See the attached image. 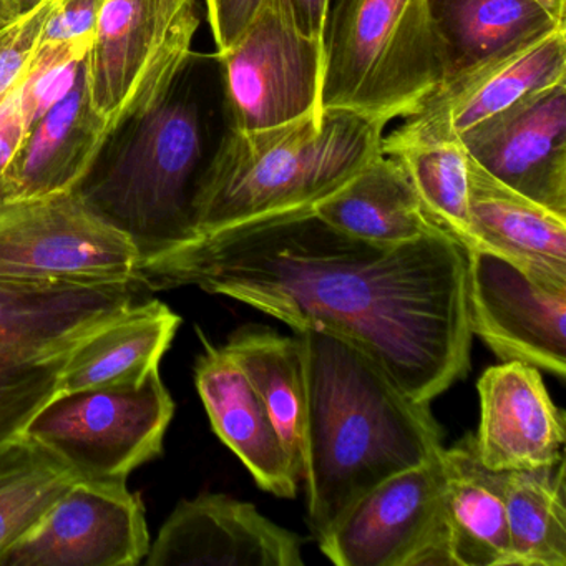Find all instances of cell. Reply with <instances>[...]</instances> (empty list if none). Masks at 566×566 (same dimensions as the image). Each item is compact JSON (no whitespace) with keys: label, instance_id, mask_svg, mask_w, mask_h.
Masks as SVG:
<instances>
[{"label":"cell","instance_id":"cell-10","mask_svg":"<svg viewBox=\"0 0 566 566\" xmlns=\"http://www.w3.org/2000/svg\"><path fill=\"white\" fill-rule=\"evenodd\" d=\"M316 542L337 566H452L442 452L367 490Z\"/></svg>","mask_w":566,"mask_h":566},{"label":"cell","instance_id":"cell-3","mask_svg":"<svg viewBox=\"0 0 566 566\" xmlns=\"http://www.w3.org/2000/svg\"><path fill=\"white\" fill-rule=\"evenodd\" d=\"M384 128L344 111H323L260 132L224 127L195 188L197 238L313 211L382 154Z\"/></svg>","mask_w":566,"mask_h":566},{"label":"cell","instance_id":"cell-8","mask_svg":"<svg viewBox=\"0 0 566 566\" xmlns=\"http://www.w3.org/2000/svg\"><path fill=\"white\" fill-rule=\"evenodd\" d=\"M224 127L260 132L321 112L324 45L304 34L290 0H270L213 55Z\"/></svg>","mask_w":566,"mask_h":566},{"label":"cell","instance_id":"cell-9","mask_svg":"<svg viewBox=\"0 0 566 566\" xmlns=\"http://www.w3.org/2000/svg\"><path fill=\"white\" fill-rule=\"evenodd\" d=\"M140 258L77 195L0 207V281L32 286L130 283Z\"/></svg>","mask_w":566,"mask_h":566},{"label":"cell","instance_id":"cell-24","mask_svg":"<svg viewBox=\"0 0 566 566\" xmlns=\"http://www.w3.org/2000/svg\"><path fill=\"white\" fill-rule=\"evenodd\" d=\"M263 400L286 449L291 465L303 473L306 382L300 339L268 326L240 327L224 344Z\"/></svg>","mask_w":566,"mask_h":566},{"label":"cell","instance_id":"cell-15","mask_svg":"<svg viewBox=\"0 0 566 566\" xmlns=\"http://www.w3.org/2000/svg\"><path fill=\"white\" fill-rule=\"evenodd\" d=\"M147 566H303V538L271 522L253 503L224 493L181 500L157 538Z\"/></svg>","mask_w":566,"mask_h":566},{"label":"cell","instance_id":"cell-7","mask_svg":"<svg viewBox=\"0 0 566 566\" xmlns=\"http://www.w3.org/2000/svg\"><path fill=\"white\" fill-rule=\"evenodd\" d=\"M174 416V397L158 369L140 384L57 392L24 433L78 479L127 482L135 469L160 455Z\"/></svg>","mask_w":566,"mask_h":566},{"label":"cell","instance_id":"cell-2","mask_svg":"<svg viewBox=\"0 0 566 566\" xmlns=\"http://www.w3.org/2000/svg\"><path fill=\"white\" fill-rule=\"evenodd\" d=\"M294 334L306 382L301 483L317 539L367 490L439 455L443 430L430 402L407 396L356 344L319 331Z\"/></svg>","mask_w":566,"mask_h":566},{"label":"cell","instance_id":"cell-4","mask_svg":"<svg viewBox=\"0 0 566 566\" xmlns=\"http://www.w3.org/2000/svg\"><path fill=\"white\" fill-rule=\"evenodd\" d=\"M210 154L193 54L158 104L111 132L72 193L147 263L197 240L195 188Z\"/></svg>","mask_w":566,"mask_h":566},{"label":"cell","instance_id":"cell-1","mask_svg":"<svg viewBox=\"0 0 566 566\" xmlns=\"http://www.w3.org/2000/svg\"><path fill=\"white\" fill-rule=\"evenodd\" d=\"M469 251L446 233L374 247L293 211L197 238L138 264L147 291L200 287L366 350L400 389L432 402L470 369Z\"/></svg>","mask_w":566,"mask_h":566},{"label":"cell","instance_id":"cell-31","mask_svg":"<svg viewBox=\"0 0 566 566\" xmlns=\"http://www.w3.org/2000/svg\"><path fill=\"white\" fill-rule=\"evenodd\" d=\"M54 0H41L24 14L0 22V105L24 81L51 14Z\"/></svg>","mask_w":566,"mask_h":566},{"label":"cell","instance_id":"cell-17","mask_svg":"<svg viewBox=\"0 0 566 566\" xmlns=\"http://www.w3.org/2000/svg\"><path fill=\"white\" fill-rule=\"evenodd\" d=\"M111 132L92 104L84 59L72 87L25 130L6 175L2 205L74 190Z\"/></svg>","mask_w":566,"mask_h":566},{"label":"cell","instance_id":"cell-18","mask_svg":"<svg viewBox=\"0 0 566 566\" xmlns=\"http://www.w3.org/2000/svg\"><path fill=\"white\" fill-rule=\"evenodd\" d=\"M203 353L195 363V384L221 442L238 457L260 489L294 499L300 476L271 422L263 400L224 346L200 333Z\"/></svg>","mask_w":566,"mask_h":566},{"label":"cell","instance_id":"cell-16","mask_svg":"<svg viewBox=\"0 0 566 566\" xmlns=\"http://www.w3.org/2000/svg\"><path fill=\"white\" fill-rule=\"evenodd\" d=\"M476 389L480 422L473 440L486 469H530L565 457V413L549 397L542 370L502 363L482 374Z\"/></svg>","mask_w":566,"mask_h":566},{"label":"cell","instance_id":"cell-27","mask_svg":"<svg viewBox=\"0 0 566 566\" xmlns=\"http://www.w3.org/2000/svg\"><path fill=\"white\" fill-rule=\"evenodd\" d=\"M75 480L71 467L24 432L0 447V555L34 530Z\"/></svg>","mask_w":566,"mask_h":566},{"label":"cell","instance_id":"cell-35","mask_svg":"<svg viewBox=\"0 0 566 566\" xmlns=\"http://www.w3.org/2000/svg\"><path fill=\"white\" fill-rule=\"evenodd\" d=\"M556 21L566 22V0H535Z\"/></svg>","mask_w":566,"mask_h":566},{"label":"cell","instance_id":"cell-23","mask_svg":"<svg viewBox=\"0 0 566 566\" xmlns=\"http://www.w3.org/2000/svg\"><path fill=\"white\" fill-rule=\"evenodd\" d=\"M313 213L339 233L380 248L442 233L427 220L402 167L384 154L336 193L319 201Z\"/></svg>","mask_w":566,"mask_h":566},{"label":"cell","instance_id":"cell-13","mask_svg":"<svg viewBox=\"0 0 566 566\" xmlns=\"http://www.w3.org/2000/svg\"><path fill=\"white\" fill-rule=\"evenodd\" d=\"M472 336L502 363L518 360L559 380L566 374V287H549L490 251H469Z\"/></svg>","mask_w":566,"mask_h":566},{"label":"cell","instance_id":"cell-25","mask_svg":"<svg viewBox=\"0 0 566 566\" xmlns=\"http://www.w3.org/2000/svg\"><path fill=\"white\" fill-rule=\"evenodd\" d=\"M502 476L513 566H566L565 457Z\"/></svg>","mask_w":566,"mask_h":566},{"label":"cell","instance_id":"cell-19","mask_svg":"<svg viewBox=\"0 0 566 566\" xmlns=\"http://www.w3.org/2000/svg\"><path fill=\"white\" fill-rule=\"evenodd\" d=\"M467 155V154H465ZM476 247L549 287H566V217L506 187L467 155Z\"/></svg>","mask_w":566,"mask_h":566},{"label":"cell","instance_id":"cell-26","mask_svg":"<svg viewBox=\"0 0 566 566\" xmlns=\"http://www.w3.org/2000/svg\"><path fill=\"white\" fill-rule=\"evenodd\" d=\"M432 12L446 49L447 78L525 35L566 24L535 0H432Z\"/></svg>","mask_w":566,"mask_h":566},{"label":"cell","instance_id":"cell-6","mask_svg":"<svg viewBox=\"0 0 566 566\" xmlns=\"http://www.w3.org/2000/svg\"><path fill=\"white\" fill-rule=\"evenodd\" d=\"M200 0H107L85 55L92 104L111 130L150 111L193 57Z\"/></svg>","mask_w":566,"mask_h":566},{"label":"cell","instance_id":"cell-11","mask_svg":"<svg viewBox=\"0 0 566 566\" xmlns=\"http://www.w3.org/2000/svg\"><path fill=\"white\" fill-rule=\"evenodd\" d=\"M566 81V24L533 32L447 78L382 145L459 144L526 95Z\"/></svg>","mask_w":566,"mask_h":566},{"label":"cell","instance_id":"cell-30","mask_svg":"<svg viewBox=\"0 0 566 566\" xmlns=\"http://www.w3.org/2000/svg\"><path fill=\"white\" fill-rule=\"evenodd\" d=\"M270 0H203L217 54L231 48L241 32ZM304 34L324 45L327 14L333 0H290Z\"/></svg>","mask_w":566,"mask_h":566},{"label":"cell","instance_id":"cell-33","mask_svg":"<svg viewBox=\"0 0 566 566\" xmlns=\"http://www.w3.org/2000/svg\"><path fill=\"white\" fill-rule=\"evenodd\" d=\"M28 125H25L24 111L21 102V84L0 105V207H2V193H4L6 175L11 167L12 158L18 154L24 138Z\"/></svg>","mask_w":566,"mask_h":566},{"label":"cell","instance_id":"cell-12","mask_svg":"<svg viewBox=\"0 0 566 566\" xmlns=\"http://www.w3.org/2000/svg\"><path fill=\"white\" fill-rule=\"evenodd\" d=\"M150 543L144 503L127 482L78 479L0 566H137Z\"/></svg>","mask_w":566,"mask_h":566},{"label":"cell","instance_id":"cell-34","mask_svg":"<svg viewBox=\"0 0 566 566\" xmlns=\"http://www.w3.org/2000/svg\"><path fill=\"white\" fill-rule=\"evenodd\" d=\"M41 0H0V22L11 21L38 6Z\"/></svg>","mask_w":566,"mask_h":566},{"label":"cell","instance_id":"cell-32","mask_svg":"<svg viewBox=\"0 0 566 566\" xmlns=\"http://www.w3.org/2000/svg\"><path fill=\"white\" fill-rule=\"evenodd\" d=\"M105 2L107 0H54L39 49L91 44Z\"/></svg>","mask_w":566,"mask_h":566},{"label":"cell","instance_id":"cell-14","mask_svg":"<svg viewBox=\"0 0 566 566\" xmlns=\"http://www.w3.org/2000/svg\"><path fill=\"white\" fill-rule=\"evenodd\" d=\"M460 145L493 178L566 217V81L526 95Z\"/></svg>","mask_w":566,"mask_h":566},{"label":"cell","instance_id":"cell-21","mask_svg":"<svg viewBox=\"0 0 566 566\" xmlns=\"http://www.w3.org/2000/svg\"><path fill=\"white\" fill-rule=\"evenodd\" d=\"M442 469L452 566H513L502 472L480 462L473 436L443 447Z\"/></svg>","mask_w":566,"mask_h":566},{"label":"cell","instance_id":"cell-22","mask_svg":"<svg viewBox=\"0 0 566 566\" xmlns=\"http://www.w3.org/2000/svg\"><path fill=\"white\" fill-rule=\"evenodd\" d=\"M180 324L161 301L132 304L72 350L57 392L144 382L160 369Z\"/></svg>","mask_w":566,"mask_h":566},{"label":"cell","instance_id":"cell-29","mask_svg":"<svg viewBox=\"0 0 566 566\" xmlns=\"http://www.w3.org/2000/svg\"><path fill=\"white\" fill-rule=\"evenodd\" d=\"M77 346L34 347L0 340V447L21 436L57 394L62 369Z\"/></svg>","mask_w":566,"mask_h":566},{"label":"cell","instance_id":"cell-28","mask_svg":"<svg viewBox=\"0 0 566 566\" xmlns=\"http://www.w3.org/2000/svg\"><path fill=\"white\" fill-rule=\"evenodd\" d=\"M382 154L402 167L427 220L467 251L479 250L470 220L469 168L462 145H382Z\"/></svg>","mask_w":566,"mask_h":566},{"label":"cell","instance_id":"cell-20","mask_svg":"<svg viewBox=\"0 0 566 566\" xmlns=\"http://www.w3.org/2000/svg\"><path fill=\"white\" fill-rule=\"evenodd\" d=\"M135 281L102 286H32L0 281V340L69 347L137 303Z\"/></svg>","mask_w":566,"mask_h":566},{"label":"cell","instance_id":"cell-5","mask_svg":"<svg viewBox=\"0 0 566 566\" xmlns=\"http://www.w3.org/2000/svg\"><path fill=\"white\" fill-rule=\"evenodd\" d=\"M446 78L432 0L331 2L321 112H350L386 127L417 112Z\"/></svg>","mask_w":566,"mask_h":566}]
</instances>
